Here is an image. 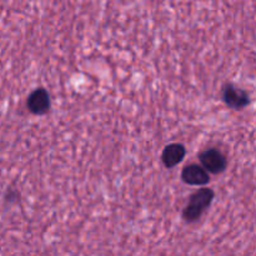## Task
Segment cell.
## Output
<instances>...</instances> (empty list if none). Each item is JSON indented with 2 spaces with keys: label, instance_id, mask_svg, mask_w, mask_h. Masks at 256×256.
<instances>
[{
  "label": "cell",
  "instance_id": "1",
  "mask_svg": "<svg viewBox=\"0 0 256 256\" xmlns=\"http://www.w3.org/2000/svg\"><path fill=\"white\" fill-rule=\"evenodd\" d=\"M212 199H214V192L209 188H202L190 198L189 202L182 212V218L189 222L199 220L202 212L212 204Z\"/></svg>",
  "mask_w": 256,
  "mask_h": 256
},
{
  "label": "cell",
  "instance_id": "6",
  "mask_svg": "<svg viewBox=\"0 0 256 256\" xmlns=\"http://www.w3.org/2000/svg\"><path fill=\"white\" fill-rule=\"evenodd\" d=\"M185 150L184 145L182 144H170L162 150V164L165 165L166 168H174L178 164L182 162L185 156Z\"/></svg>",
  "mask_w": 256,
  "mask_h": 256
},
{
  "label": "cell",
  "instance_id": "7",
  "mask_svg": "<svg viewBox=\"0 0 256 256\" xmlns=\"http://www.w3.org/2000/svg\"><path fill=\"white\" fill-rule=\"evenodd\" d=\"M15 196H18L16 192H12V194H8L6 195V200H12V202H15V200L18 199V198H15Z\"/></svg>",
  "mask_w": 256,
  "mask_h": 256
},
{
  "label": "cell",
  "instance_id": "2",
  "mask_svg": "<svg viewBox=\"0 0 256 256\" xmlns=\"http://www.w3.org/2000/svg\"><path fill=\"white\" fill-rule=\"evenodd\" d=\"M200 162L206 172L212 174H220L226 168V159L224 154L218 149H208L200 154Z\"/></svg>",
  "mask_w": 256,
  "mask_h": 256
},
{
  "label": "cell",
  "instance_id": "4",
  "mask_svg": "<svg viewBox=\"0 0 256 256\" xmlns=\"http://www.w3.org/2000/svg\"><path fill=\"white\" fill-rule=\"evenodd\" d=\"M28 109L34 115H44L50 109V96L46 90L36 89L28 98Z\"/></svg>",
  "mask_w": 256,
  "mask_h": 256
},
{
  "label": "cell",
  "instance_id": "3",
  "mask_svg": "<svg viewBox=\"0 0 256 256\" xmlns=\"http://www.w3.org/2000/svg\"><path fill=\"white\" fill-rule=\"evenodd\" d=\"M222 99L230 108L236 110L244 109L250 102L248 92L240 88L234 86L232 84L225 85L222 89Z\"/></svg>",
  "mask_w": 256,
  "mask_h": 256
},
{
  "label": "cell",
  "instance_id": "5",
  "mask_svg": "<svg viewBox=\"0 0 256 256\" xmlns=\"http://www.w3.org/2000/svg\"><path fill=\"white\" fill-rule=\"evenodd\" d=\"M182 179L186 184L198 185V186L206 185L210 182L209 172H206V169L196 164H192L185 168L182 172Z\"/></svg>",
  "mask_w": 256,
  "mask_h": 256
}]
</instances>
